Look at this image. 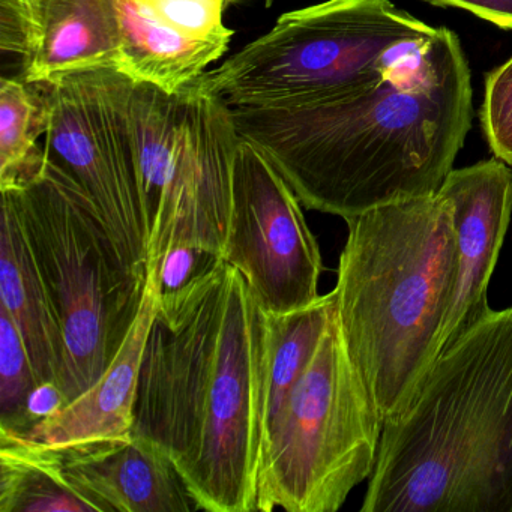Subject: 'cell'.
Wrapping results in <instances>:
<instances>
[{"label":"cell","mask_w":512,"mask_h":512,"mask_svg":"<svg viewBox=\"0 0 512 512\" xmlns=\"http://www.w3.org/2000/svg\"><path fill=\"white\" fill-rule=\"evenodd\" d=\"M472 110L460 40L433 28L355 88L299 106L230 112L239 137L271 161L305 208L347 221L439 193Z\"/></svg>","instance_id":"cell-1"},{"label":"cell","mask_w":512,"mask_h":512,"mask_svg":"<svg viewBox=\"0 0 512 512\" xmlns=\"http://www.w3.org/2000/svg\"><path fill=\"white\" fill-rule=\"evenodd\" d=\"M269 314L223 257L175 292H160L134 410L197 509L256 512L265 442Z\"/></svg>","instance_id":"cell-2"},{"label":"cell","mask_w":512,"mask_h":512,"mask_svg":"<svg viewBox=\"0 0 512 512\" xmlns=\"http://www.w3.org/2000/svg\"><path fill=\"white\" fill-rule=\"evenodd\" d=\"M362 512H512V308L490 310L383 424Z\"/></svg>","instance_id":"cell-3"},{"label":"cell","mask_w":512,"mask_h":512,"mask_svg":"<svg viewBox=\"0 0 512 512\" xmlns=\"http://www.w3.org/2000/svg\"><path fill=\"white\" fill-rule=\"evenodd\" d=\"M335 311L347 352L383 424L403 412L439 358L457 275L451 203H389L346 221Z\"/></svg>","instance_id":"cell-4"},{"label":"cell","mask_w":512,"mask_h":512,"mask_svg":"<svg viewBox=\"0 0 512 512\" xmlns=\"http://www.w3.org/2000/svg\"><path fill=\"white\" fill-rule=\"evenodd\" d=\"M8 193L67 346L61 388L68 403L88 391L127 338L148 272L122 260L103 218L79 184L47 160Z\"/></svg>","instance_id":"cell-5"},{"label":"cell","mask_w":512,"mask_h":512,"mask_svg":"<svg viewBox=\"0 0 512 512\" xmlns=\"http://www.w3.org/2000/svg\"><path fill=\"white\" fill-rule=\"evenodd\" d=\"M382 431L334 311L313 359L266 427L256 512H337L373 475Z\"/></svg>","instance_id":"cell-6"},{"label":"cell","mask_w":512,"mask_h":512,"mask_svg":"<svg viewBox=\"0 0 512 512\" xmlns=\"http://www.w3.org/2000/svg\"><path fill=\"white\" fill-rule=\"evenodd\" d=\"M431 29L389 0H326L283 14L268 34L197 80L230 109L299 106L379 76Z\"/></svg>","instance_id":"cell-7"},{"label":"cell","mask_w":512,"mask_h":512,"mask_svg":"<svg viewBox=\"0 0 512 512\" xmlns=\"http://www.w3.org/2000/svg\"><path fill=\"white\" fill-rule=\"evenodd\" d=\"M131 119L148 226L146 268L173 247L223 256L241 137L199 80L176 94L133 82Z\"/></svg>","instance_id":"cell-8"},{"label":"cell","mask_w":512,"mask_h":512,"mask_svg":"<svg viewBox=\"0 0 512 512\" xmlns=\"http://www.w3.org/2000/svg\"><path fill=\"white\" fill-rule=\"evenodd\" d=\"M133 80L118 68L52 82L46 157L92 200L122 260L148 272V226L131 119Z\"/></svg>","instance_id":"cell-9"},{"label":"cell","mask_w":512,"mask_h":512,"mask_svg":"<svg viewBox=\"0 0 512 512\" xmlns=\"http://www.w3.org/2000/svg\"><path fill=\"white\" fill-rule=\"evenodd\" d=\"M301 205L271 161L241 139L221 257L241 272L268 314L290 313L320 298L322 256Z\"/></svg>","instance_id":"cell-10"},{"label":"cell","mask_w":512,"mask_h":512,"mask_svg":"<svg viewBox=\"0 0 512 512\" xmlns=\"http://www.w3.org/2000/svg\"><path fill=\"white\" fill-rule=\"evenodd\" d=\"M116 0H0V49L22 59L26 82L118 68Z\"/></svg>","instance_id":"cell-11"},{"label":"cell","mask_w":512,"mask_h":512,"mask_svg":"<svg viewBox=\"0 0 512 512\" xmlns=\"http://www.w3.org/2000/svg\"><path fill=\"white\" fill-rule=\"evenodd\" d=\"M439 193L449 200L457 275L439 338V355L488 311V284L512 214V172L499 158L452 169Z\"/></svg>","instance_id":"cell-12"},{"label":"cell","mask_w":512,"mask_h":512,"mask_svg":"<svg viewBox=\"0 0 512 512\" xmlns=\"http://www.w3.org/2000/svg\"><path fill=\"white\" fill-rule=\"evenodd\" d=\"M68 479L100 512L197 509L166 452L137 433L55 446Z\"/></svg>","instance_id":"cell-13"},{"label":"cell","mask_w":512,"mask_h":512,"mask_svg":"<svg viewBox=\"0 0 512 512\" xmlns=\"http://www.w3.org/2000/svg\"><path fill=\"white\" fill-rule=\"evenodd\" d=\"M160 292L158 265L148 266L142 307L112 364L88 391L23 436L44 445L62 446L133 433L143 353L157 314Z\"/></svg>","instance_id":"cell-14"},{"label":"cell","mask_w":512,"mask_h":512,"mask_svg":"<svg viewBox=\"0 0 512 512\" xmlns=\"http://www.w3.org/2000/svg\"><path fill=\"white\" fill-rule=\"evenodd\" d=\"M0 307L16 322L40 382L61 386L67 365L64 334L8 193H2Z\"/></svg>","instance_id":"cell-15"},{"label":"cell","mask_w":512,"mask_h":512,"mask_svg":"<svg viewBox=\"0 0 512 512\" xmlns=\"http://www.w3.org/2000/svg\"><path fill=\"white\" fill-rule=\"evenodd\" d=\"M121 29L118 70L136 83L176 94L205 74L229 44L188 37L161 22L148 0H116Z\"/></svg>","instance_id":"cell-16"},{"label":"cell","mask_w":512,"mask_h":512,"mask_svg":"<svg viewBox=\"0 0 512 512\" xmlns=\"http://www.w3.org/2000/svg\"><path fill=\"white\" fill-rule=\"evenodd\" d=\"M0 512H100L68 479L55 446L0 428Z\"/></svg>","instance_id":"cell-17"},{"label":"cell","mask_w":512,"mask_h":512,"mask_svg":"<svg viewBox=\"0 0 512 512\" xmlns=\"http://www.w3.org/2000/svg\"><path fill=\"white\" fill-rule=\"evenodd\" d=\"M52 115V82L4 77L0 82V191L22 187L43 172L46 151L38 137Z\"/></svg>","instance_id":"cell-18"},{"label":"cell","mask_w":512,"mask_h":512,"mask_svg":"<svg viewBox=\"0 0 512 512\" xmlns=\"http://www.w3.org/2000/svg\"><path fill=\"white\" fill-rule=\"evenodd\" d=\"M334 311L335 295L331 292L320 296L308 307L290 313L269 314L266 427L313 359Z\"/></svg>","instance_id":"cell-19"},{"label":"cell","mask_w":512,"mask_h":512,"mask_svg":"<svg viewBox=\"0 0 512 512\" xmlns=\"http://www.w3.org/2000/svg\"><path fill=\"white\" fill-rule=\"evenodd\" d=\"M16 322L0 307V428L29 431L28 400L40 385Z\"/></svg>","instance_id":"cell-20"},{"label":"cell","mask_w":512,"mask_h":512,"mask_svg":"<svg viewBox=\"0 0 512 512\" xmlns=\"http://www.w3.org/2000/svg\"><path fill=\"white\" fill-rule=\"evenodd\" d=\"M479 118L493 154L512 167V58L488 74Z\"/></svg>","instance_id":"cell-21"},{"label":"cell","mask_w":512,"mask_h":512,"mask_svg":"<svg viewBox=\"0 0 512 512\" xmlns=\"http://www.w3.org/2000/svg\"><path fill=\"white\" fill-rule=\"evenodd\" d=\"M155 16L188 37L230 44L232 29L224 26L229 0H148Z\"/></svg>","instance_id":"cell-22"},{"label":"cell","mask_w":512,"mask_h":512,"mask_svg":"<svg viewBox=\"0 0 512 512\" xmlns=\"http://www.w3.org/2000/svg\"><path fill=\"white\" fill-rule=\"evenodd\" d=\"M217 259H220V256L190 245L170 248L161 262L157 263L161 292H175L181 289Z\"/></svg>","instance_id":"cell-23"},{"label":"cell","mask_w":512,"mask_h":512,"mask_svg":"<svg viewBox=\"0 0 512 512\" xmlns=\"http://www.w3.org/2000/svg\"><path fill=\"white\" fill-rule=\"evenodd\" d=\"M439 7L463 8L493 25L512 31V0H425Z\"/></svg>","instance_id":"cell-24"},{"label":"cell","mask_w":512,"mask_h":512,"mask_svg":"<svg viewBox=\"0 0 512 512\" xmlns=\"http://www.w3.org/2000/svg\"><path fill=\"white\" fill-rule=\"evenodd\" d=\"M68 404L70 403H68L64 391H62L58 383L41 382L40 385L32 391L31 397H29L28 400L29 431H31L38 422L44 421V419L61 412Z\"/></svg>","instance_id":"cell-25"},{"label":"cell","mask_w":512,"mask_h":512,"mask_svg":"<svg viewBox=\"0 0 512 512\" xmlns=\"http://www.w3.org/2000/svg\"><path fill=\"white\" fill-rule=\"evenodd\" d=\"M229 2H232V0H229Z\"/></svg>","instance_id":"cell-26"},{"label":"cell","mask_w":512,"mask_h":512,"mask_svg":"<svg viewBox=\"0 0 512 512\" xmlns=\"http://www.w3.org/2000/svg\"><path fill=\"white\" fill-rule=\"evenodd\" d=\"M232 2H233V0H232Z\"/></svg>","instance_id":"cell-27"}]
</instances>
